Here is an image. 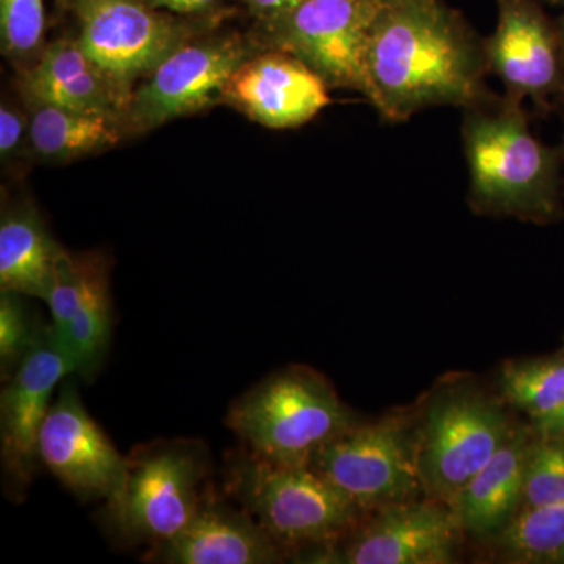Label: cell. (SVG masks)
Returning <instances> with one entry per match:
<instances>
[{
  "instance_id": "cell-1",
  "label": "cell",
  "mask_w": 564,
  "mask_h": 564,
  "mask_svg": "<svg viewBox=\"0 0 564 564\" xmlns=\"http://www.w3.org/2000/svg\"><path fill=\"white\" fill-rule=\"evenodd\" d=\"M366 99L399 124L433 107H467L492 98L485 39L445 0L380 6L366 51Z\"/></svg>"
},
{
  "instance_id": "cell-2",
  "label": "cell",
  "mask_w": 564,
  "mask_h": 564,
  "mask_svg": "<svg viewBox=\"0 0 564 564\" xmlns=\"http://www.w3.org/2000/svg\"><path fill=\"white\" fill-rule=\"evenodd\" d=\"M462 140L475 214L540 225L563 217L564 144L549 147L534 135L524 102L494 95L467 107Z\"/></svg>"
},
{
  "instance_id": "cell-3",
  "label": "cell",
  "mask_w": 564,
  "mask_h": 564,
  "mask_svg": "<svg viewBox=\"0 0 564 564\" xmlns=\"http://www.w3.org/2000/svg\"><path fill=\"white\" fill-rule=\"evenodd\" d=\"M359 423L336 389L310 367L292 366L252 386L226 425L248 451L285 466H310L326 444Z\"/></svg>"
},
{
  "instance_id": "cell-4",
  "label": "cell",
  "mask_w": 564,
  "mask_h": 564,
  "mask_svg": "<svg viewBox=\"0 0 564 564\" xmlns=\"http://www.w3.org/2000/svg\"><path fill=\"white\" fill-rule=\"evenodd\" d=\"M210 456L199 441L141 445L128 456L124 485L106 500L101 522L121 545L151 547L173 540L199 510L210 488Z\"/></svg>"
},
{
  "instance_id": "cell-5",
  "label": "cell",
  "mask_w": 564,
  "mask_h": 564,
  "mask_svg": "<svg viewBox=\"0 0 564 564\" xmlns=\"http://www.w3.org/2000/svg\"><path fill=\"white\" fill-rule=\"evenodd\" d=\"M226 491L284 551L318 549L350 532L361 510L310 466H285L245 448L229 458Z\"/></svg>"
},
{
  "instance_id": "cell-6",
  "label": "cell",
  "mask_w": 564,
  "mask_h": 564,
  "mask_svg": "<svg viewBox=\"0 0 564 564\" xmlns=\"http://www.w3.org/2000/svg\"><path fill=\"white\" fill-rule=\"evenodd\" d=\"M513 429L503 408L485 393L459 389L434 400L415 436L423 491L451 503Z\"/></svg>"
},
{
  "instance_id": "cell-7",
  "label": "cell",
  "mask_w": 564,
  "mask_h": 564,
  "mask_svg": "<svg viewBox=\"0 0 564 564\" xmlns=\"http://www.w3.org/2000/svg\"><path fill=\"white\" fill-rule=\"evenodd\" d=\"M311 469L364 511L414 500L422 491L417 437L400 419L356 423L322 447Z\"/></svg>"
},
{
  "instance_id": "cell-8",
  "label": "cell",
  "mask_w": 564,
  "mask_h": 564,
  "mask_svg": "<svg viewBox=\"0 0 564 564\" xmlns=\"http://www.w3.org/2000/svg\"><path fill=\"white\" fill-rule=\"evenodd\" d=\"M70 7L82 50L106 74L124 113L137 82L184 43V28L147 0H73Z\"/></svg>"
},
{
  "instance_id": "cell-9",
  "label": "cell",
  "mask_w": 564,
  "mask_h": 564,
  "mask_svg": "<svg viewBox=\"0 0 564 564\" xmlns=\"http://www.w3.org/2000/svg\"><path fill=\"white\" fill-rule=\"evenodd\" d=\"M378 9L372 0H304L285 17L263 22L269 50L300 58L329 88L366 98V51Z\"/></svg>"
},
{
  "instance_id": "cell-10",
  "label": "cell",
  "mask_w": 564,
  "mask_h": 564,
  "mask_svg": "<svg viewBox=\"0 0 564 564\" xmlns=\"http://www.w3.org/2000/svg\"><path fill=\"white\" fill-rule=\"evenodd\" d=\"M74 375L73 362L57 343L51 322L0 392V464L7 496L20 502L35 480L40 436L54 391Z\"/></svg>"
},
{
  "instance_id": "cell-11",
  "label": "cell",
  "mask_w": 564,
  "mask_h": 564,
  "mask_svg": "<svg viewBox=\"0 0 564 564\" xmlns=\"http://www.w3.org/2000/svg\"><path fill=\"white\" fill-rule=\"evenodd\" d=\"M250 57L239 40L182 43L133 90L122 128L147 132L204 109Z\"/></svg>"
},
{
  "instance_id": "cell-12",
  "label": "cell",
  "mask_w": 564,
  "mask_h": 564,
  "mask_svg": "<svg viewBox=\"0 0 564 564\" xmlns=\"http://www.w3.org/2000/svg\"><path fill=\"white\" fill-rule=\"evenodd\" d=\"M496 29L485 39L489 76L499 77L508 98L549 113L563 88L558 25L538 0H496Z\"/></svg>"
},
{
  "instance_id": "cell-13",
  "label": "cell",
  "mask_w": 564,
  "mask_h": 564,
  "mask_svg": "<svg viewBox=\"0 0 564 564\" xmlns=\"http://www.w3.org/2000/svg\"><path fill=\"white\" fill-rule=\"evenodd\" d=\"M40 462L80 502L109 500L124 485L128 456H122L88 414L73 378L57 397L40 436Z\"/></svg>"
},
{
  "instance_id": "cell-14",
  "label": "cell",
  "mask_w": 564,
  "mask_h": 564,
  "mask_svg": "<svg viewBox=\"0 0 564 564\" xmlns=\"http://www.w3.org/2000/svg\"><path fill=\"white\" fill-rule=\"evenodd\" d=\"M51 325L80 380L101 372L113 334L109 263L98 252L63 250L55 263L46 302Z\"/></svg>"
},
{
  "instance_id": "cell-15",
  "label": "cell",
  "mask_w": 564,
  "mask_h": 564,
  "mask_svg": "<svg viewBox=\"0 0 564 564\" xmlns=\"http://www.w3.org/2000/svg\"><path fill=\"white\" fill-rule=\"evenodd\" d=\"M443 502H410L383 508L347 541L315 549L310 563L447 564L454 562L459 529Z\"/></svg>"
},
{
  "instance_id": "cell-16",
  "label": "cell",
  "mask_w": 564,
  "mask_h": 564,
  "mask_svg": "<svg viewBox=\"0 0 564 564\" xmlns=\"http://www.w3.org/2000/svg\"><path fill=\"white\" fill-rule=\"evenodd\" d=\"M329 87L306 63L284 51L251 55L223 96L252 121L282 131L313 121L332 104Z\"/></svg>"
},
{
  "instance_id": "cell-17",
  "label": "cell",
  "mask_w": 564,
  "mask_h": 564,
  "mask_svg": "<svg viewBox=\"0 0 564 564\" xmlns=\"http://www.w3.org/2000/svg\"><path fill=\"white\" fill-rule=\"evenodd\" d=\"M284 549L243 507L207 489L191 524L173 540L151 547L147 562L166 564H273Z\"/></svg>"
},
{
  "instance_id": "cell-18",
  "label": "cell",
  "mask_w": 564,
  "mask_h": 564,
  "mask_svg": "<svg viewBox=\"0 0 564 564\" xmlns=\"http://www.w3.org/2000/svg\"><path fill=\"white\" fill-rule=\"evenodd\" d=\"M533 436V429L514 426L484 469L451 500L448 507L463 532L497 536L521 510Z\"/></svg>"
},
{
  "instance_id": "cell-19",
  "label": "cell",
  "mask_w": 564,
  "mask_h": 564,
  "mask_svg": "<svg viewBox=\"0 0 564 564\" xmlns=\"http://www.w3.org/2000/svg\"><path fill=\"white\" fill-rule=\"evenodd\" d=\"M28 102L122 117L117 91L77 40L50 44L22 77Z\"/></svg>"
},
{
  "instance_id": "cell-20",
  "label": "cell",
  "mask_w": 564,
  "mask_h": 564,
  "mask_svg": "<svg viewBox=\"0 0 564 564\" xmlns=\"http://www.w3.org/2000/svg\"><path fill=\"white\" fill-rule=\"evenodd\" d=\"M62 251L32 207L3 212L0 220V291L46 302Z\"/></svg>"
},
{
  "instance_id": "cell-21",
  "label": "cell",
  "mask_w": 564,
  "mask_h": 564,
  "mask_svg": "<svg viewBox=\"0 0 564 564\" xmlns=\"http://www.w3.org/2000/svg\"><path fill=\"white\" fill-rule=\"evenodd\" d=\"M31 104L29 141L44 161L65 162L113 147L121 139L120 117Z\"/></svg>"
},
{
  "instance_id": "cell-22",
  "label": "cell",
  "mask_w": 564,
  "mask_h": 564,
  "mask_svg": "<svg viewBox=\"0 0 564 564\" xmlns=\"http://www.w3.org/2000/svg\"><path fill=\"white\" fill-rule=\"evenodd\" d=\"M497 545L511 563H564V502L522 507L497 534Z\"/></svg>"
},
{
  "instance_id": "cell-23",
  "label": "cell",
  "mask_w": 564,
  "mask_h": 564,
  "mask_svg": "<svg viewBox=\"0 0 564 564\" xmlns=\"http://www.w3.org/2000/svg\"><path fill=\"white\" fill-rule=\"evenodd\" d=\"M500 391L508 403L538 419L564 404L563 351L543 358L508 361L500 370Z\"/></svg>"
},
{
  "instance_id": "cell-24",
  "label": "cell",
  "mask_w": 564,
  "mask_h": 564,
  "mask_svg": "<svg viewBox=\"0 0 564 564\" xmlns=\"http://www.w3.org/2000/svg\"><path fill=\"white\" fill-rule=\"evenodd\" d=\"M564 502V437L534 432L527 462L522 507Z\"/></svg>"
},
{
  "instance_id": "cell-25",
  "label": "cell",
  "mask_w": 564,
  "mask_h": 564,
  "mask_svg": "<svg viewBox=\"0 0 564 564\" xmlns=\"http://www.w3.org/2000/svg\"><path fill=\"white\" fill-rule=\"evenodd\" d=\"M43 321L33 317L31 307L24 302V295L17 292L0 291V378L9 381L25 358L36 337Z\"/></svg>"
},
{
  "instance_id": "cell-26",
  "label": "cell",
  "mask_w": 564,
  "mask_h": 564,
  "mask_svg": "<svg viewBox=\"0 0 564 564\" xmlns=\"http://www.w3.org/2000/svg\"><path fill=\"white\" fill-rule=\"evenodd\" d=\"M46 0H0V40L3 54L29 61L46 35Z\"/></svg>"
},
{
  "instance_id": "cell-27",
  "label": "cell",
  "mask_w": 564,
  "mask_h": 564,
  "mask_svg": "<svg viewBox=\"0 0 564 564\" xmlns=\"http://www.w3.org/2000/svg\"><path fill=\"white\" fill-rule=\"evenodd\" d=\"M29 137V120L20 110L3 102L0 106V154L10 159Z\"/></svg>"
},
{
  "instance_id": "cell-28",
  "label": "cell",
  "mask_w": 564,
  "mask_h": 564,
  "mask_svg": "<svg viewBox=\"0 0 564 564\" xmlns=\"http://www.w3.org/2000/svg\"><path fill=\"white\" fill-rule=\"evenodd\" d=\"M248 9L261 18L263 22L278 20L291 13L296 7L302 6L304 0H243Z\"/></svg>"
},
{
  "instance_id": "cell-29",
  "label": "cell",
  "mask_w": 564,
  "mask_h": 564,
  "mask_svg": "<svg viewBox=\"0 0 564 564\" xmlns=\"http://www.w3.org/2000/svg\"><path fill=\"white\" fill-rule=\"evenodd\" d=\"M152 9L172 11L176 14H196L210 10L220 0H147Z\"/></svg>"
},
{
  "instance_id": "cell-30",
  "label": "cell",
  "mask_w": 564,
  "mask_h": 564,
  "mask_svg": "<svg viewBox=\"0 0 564 564\" xmlns=\"http://www.w3.org/2000/svg\"><path fill=\"white\" fill-rule=\"evenodd\" d=\"M533 430L544 436L564 437V404L552 413L533 419Z\"/></svg>"
},
{
  "instance_id": "cell-31",
  "label": "cell",
  "mask_w": 564,
  "mask_h": 564,
  "mask_svg": "<svg viewBox=\"0 0 564 564\" xmlns=\"http://www.w3.org/2000/svg\"><path fill=\"white\" fill-rule=\"evenodd\" d=\"M556 25H558V33H560V43H562V63H563V88H562V95H560V101L558 106H564V14L562 18H560L558 21H556Z\"/></svg>"
},
{
  "instance_id": "cell-32",
  "label": "cell",
  "mask_w": 564,
  "mask_h": 564,
  "mask_svg": "<svg viewBox=\"0 0 564 564\" xmlns=\"http://www.w3.org/2000/svg\"><path fill=\"white\" fill-rule=\"evenodd\" d=\"M538 2L545 3V6L562 7V9H564V0H538Z\"/></svg>"
},
{
  "instance_id": "cell-33",
  "label": "cell",
  "mask_w": 564,
  "mask_h": 564,
  "mask_svg": "<svg viewBox=\"0 0 564 564\" xmlns=\"http://www.w3.org/2000/svg\"><path fill=\"white\" fill-rule=\"evenodd\" d=\"M55 2L61 7H70V2H73V0H55Z\"/></svg>"
},
{
  "instance_id": "cell-34",
  "label": "cell",
  "mask_w": 564,
  "mask_h": 564,
  "mask_svg": "<svg viewBox=\"0 0 564 564\" xmlns=\"http://www.w3.org/2000/svg\"><path fill=\"white\" fill-rule=\"evenodd\" d=\"M372 2L378 3V6H384V3L391 2V0H372Z\"/></svg>"
},
{
  "instance_id": "cell-35",
  "label": "cell",
  "mask_w": 564,
  "mask_h": 564,
  "mask_svg": "<svg viewBox=\"0 0 564 564\" xmlns=\"http://www.w3.org/2000/svg\"><path fill=\"white\" fill-rule=\"evenodd\" d=\"M563 355H564V348H563Z\"/></svg>"
}]
</instances>
